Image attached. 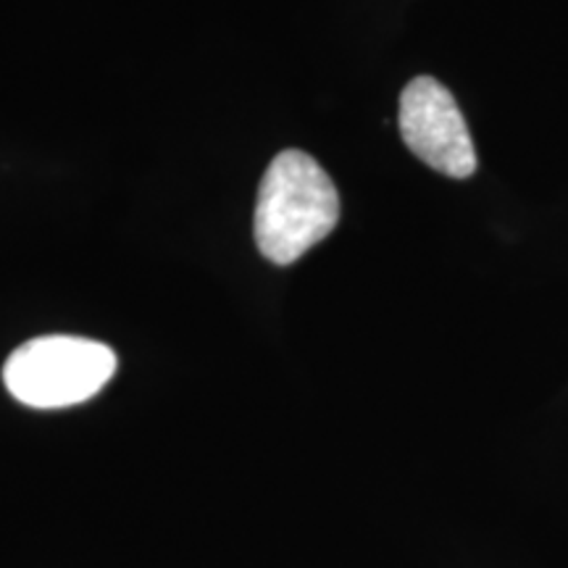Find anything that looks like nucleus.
<instances>
[{
    "label": "nucleus",
    "instance_id": "obj_2",
    "mask_svg": "<svg viewBox=\"0 0 568 568\" xmlns=\"http://www.w3.org/2000/svg\"><path fill=\"white\" fill-rule=\"evenodd\" d=\"M116 372L109 345L84 337L51 335L24 343L3 366V382L30 408H69L90 400Z\"/></svg>",
    "mask_w": 568,
    "mask_h": 568
},
{
    "label": "nucleus",
    "instance_id": "obj_3",
    "mask_svg": "<svg viewBox=\"0 0 568 568\" xmlns=\"http://www.w3.org/2000/svg\"><path fill=\"white\" fill-rule=\"evenodd\" d=\"M397 124L410 153L435 172L453 180H468L477 172V151L464 113L435 77H416L406 84Z\"/></svg>",
    "mask_w": 568,
    "mask_h": 568
},
{
    "label": "nucleus",
    "instance_id": "obj_1",
    "mask_svg": "<svg viewBox=\"0 0 568 568\" xmlns=\"http://www.w3.org/2000/svg\"><path fill=\"white\" fill-rule=\"evenodd\" d=\"M339 195L332 176L303 151H284L266 169L255 203L253 234L264 258L276 266L301 255L335 232Z\"/></svg>",
    "mask_w": 568,
    "mask_h": 568
}]
</instances>
